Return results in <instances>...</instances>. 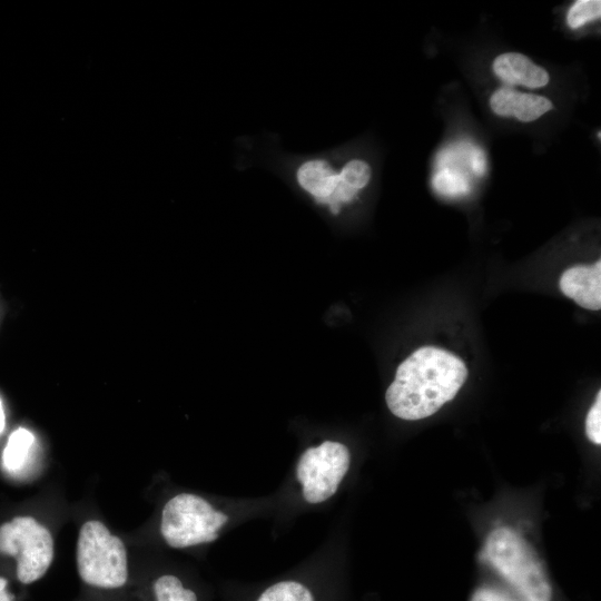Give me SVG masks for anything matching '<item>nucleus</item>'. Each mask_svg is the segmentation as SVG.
<instances>
[{"label": "nucleus", "mask_w": 601, "mask_h": 601, "mask_svg": "<svg viewBox=\"0 0 601 601\" xmlns=\"http://www.w3.org/2000/svg\"><path fill=\"white\" fill-rule=\"evenodd\" d=\"M486 561L524 601H551L552 588L530 545L512 529L500 526L487 536L482 551Z\"/></svg>", "instance_id": "nucleus-3"}, {"label": "nucleus", "mask_w": 601, "mask_h": 601, "mask_svg": "<svg viewBox=\"0 0 601 601\" xmlns=\"http://www.w3.org/2000/svg\"><path fill=\"white\" fill-rule=\"evenodd\" d=\"M0 601H17L14 593L9 589V581L0 575Z\"/></svg>", "instance_id": "nucleus-19"}, {"label": "nucleus", "mask_w": 601, "mask_h": 601, "mask_svg": "<svg viewBox=\"0 0 601 601\" xmlns=\"http://www.w3.org/2000/svg\"><path fill=\"white\" fill-rule=\"evenodd\" d=\"M155 601H198L196 593L185 588L179 578L164 574L152 583Z\"/></svg>", "instance_id": "nucleus-12"}, {"label": "nucleus", "mask_w": 601, "mask_h": 601, "mask_svg": "<svg viewBox=\"0 0 601 601\" xmlns=\"http://www.w3.org/2000/svg\"><path fill=\"white\" fill-rule=\"evenodd\" d=\"M351 463V454L344 444L325 441L304 451L296 467L305 501L317 504L333 496Z\"/></svg>", "instance_id": "nucleus-7"}, {"label": "nucleus", "mask_w": 601, "mask_h": 601, "mask_svg": "<svg viewBox=\"0 0 601 601\" xmlns=\"http://www.w3.org/2000/svg\"><path fill=\"white\" fill-rule=\"evenodd\" d=\"M36 439L26 427L16 428L9 436L2 452V465L8 472L21 470L31 453Z\"/></svg>", "instance_id": "nucleus-11"}, {"label": "nucleus", "mask_w": 601, "mask_h": 601, "mask_svg": "<svg viewBox=\"0 0 601 601\" xmlns=\"http://www.w3.org/2000/svg\"><path fill=\"white\" fill-rule=\"evenodd\" d=\"M585 433L594 444H601V392H598L595 402L585 418Z\"/></svg>", "instance_id": "nucleus-16"}, {"label": "nucleus", "mask_w": 601, "mask_h": 601, "mask_svg": "<svg viewBox=\"0 0 601 601\" xmlns=\"http://www.w3.org/2000/svg\"><path fill=\"white\" fill-rule=\"evenodd\" d=\"M471 601H524V600L522 599L518 600L500 590L483 587V588L477 589L473 593Z\"/></svg>", "instance_id": "nucleus-17"}, {"label": "nucleus", "mask_w": 601, "mask_h": 601, "mask_svg": "<svg viewBox=\"0 0 601 601\" xmlns=\"http://www.w3.org/2000/svg\"><path fill=\"white\" fill-rule=\"evenodd\" d=\"M490 107L499 116L514 117L522 122L533 121L553 109L552 102L543 96L510 88L497 89L490 98Z\"/></svg>", "instance_id": "nucleus-9"}, {"label": "nucleus", "mask_w": 601, "mask_h": 601, "mask_svg": "<svg viewBox=\"0 0 601 601\" xmlns=\"http://www.w3.org/2000/svg\"><path fill=\"white\" fill-rule=\"evenodd\" d=\"M0 554L16 559V578L22 584L40 580L55 554L50 531L32 516H16L0 525Z\"/></svg>", "instance_id": "nucleus-6"}, {"label": "nucleus", "mask_w": 601, "mask_h": 601, "mask_svg": "<svg viewBox=\"0 0 601 601\" xmlns=\"http://www.w3.org/2000/svg\"><path fill=\"white\" fill-rule=\"evenodd\" d=\"M227 521L225 513L201 496L180 493L165 504L160 533L169 546L183 549L215 541Z\"/></svg>", "instance_id": "nucleus-5"}, {"label": "nucleus", "mask_w": 601, "mask_h": 601, "mask_svg": "<svg viewBox=\"0 0 601 601\" xmlns=\"http://www.w3.org/2000/svg\"><path fill=\"white\" fill-rule=\"evenodd\" d=\"M257 601H314V598L304 584L288 580L270 585Z\"/></svg>", "instance_id": "nucleus-13"}, {"label": "nucleus", "mask_w": 601, "mask_h": 601, "mask_svg": "<svg viewBox=\"0 0 601 601\" xmlns=\"http://www.w3.org/2000/svg\"><path fill=\"white\" fill-rule=\"evenodd\" d=\"M433 186L437 193L446 196H459L470 190V185L464 177L451 170L437 173L433 178Z\"/></svg>", "instance_id": "nucleus-15"}, {"label": "nucleus", "mask_w": 601, "mask_h": 601, "mask_svg": "<svg viewBox=\"0 0 601 601\" xmlns=\"http://www.w3.org/2000/svg\"><path fill=\"white\" fill-rule=\"evenodd\" d=\"M471 166L476 175H483L486 169V161L482 150L474 149L471 154Z\"/></svg>", "instance_id": "nucleus-18"}, {"label": "nucleus", "mask_w": 601, "mask_h": 601, "mask_svg": "<svg viewBox=\"0 0 601 601\" xmlns=\"http://www.w3.org/2000/svg\"><path fill=\"white\" fill-rule=\"evenodd\" d=\"M601 17L600 0H580L577 1L568 11L566 22L570 28L578 29L587 22L597 20Z\"/></svg>", "instance_id": "nucleus-14"}, {"label": "nucleus", "mask_w": 601, "mask_h": 601, "mask_svg": "<svg viewBox=\"0 0 601 601\" xmlns=\"http://www.w3.org/2000/svg\"><path fill=\"white\" fill-rule=\"evenodd\" d=\"M467 377L464 362L434 346L412 353L396 370L385 400L397 417L416 421L436 413L455 397Z\"/></svg>", "instance_id": "nucleus-1"}, {"label": "nucleus", "mask_w": 601, "mask_h": 601, "mask_svg": "<svg viewBox=\"0 0 601 601\" xmlns=\"http://www.w3.org/2000/svg\"><path fill=\"white\" fill-rule=\"evenodd\" d=\"M560 289L578 305L591 311L601 307V262L592 266L578 265L566 269L560 278Z\"/></svg>", "instance_id": "nucleus-8"}, {"label": "nucleus", "mask_w": 601, "mask_h": 601, "mask_svg": "<svg viewBox=\"0 0 601 601\" xmlns=\"http://www.w3.org/2000/svg\"><path fill=\"white\" fill-rule=\"evenodd\" d=\"M4 427H6V412H4L2 400L0 397V435L4 431Z\"/></svg>", "instance_id": "nucleus-20"}, {"label": "nucleus", "mask_w": 601, "mask_h": 601, "mask_svg": "<svg viewBox=\"0 0 601 601\" xmlns=\"http://www.w3.org/2000/svg\"><path fill=\"white\" fill-rule=\"evenodd\" d=\"M288 173L303 191L333 215L354 201L372 178V168L365 160L351 158L338 164L329 155L303 156L292 164Z\"/></svg>", "instance_id": "nucleus-2"}, {"label": "nucleus", "mask_w": 601, "mask_h": 601, "mask_svg": "<svg viewBox=\"0 0 601 601\" xmlns=\"http://www.w3.org/2000/svg\"><path fill=\"white\" fill-rule=\"evenodd\" d=\"M76 562L81 581L92 589L116 591L127 584L126 546L100 521L89 520L80 528Z\"/></svg>", "instance_id": "nucleus-4"}, {"label": "nucleus", "mask_w": 601, "mask_h": 601, "mask_svg": "<svg viewBox=\"0 0 601 601\" xmlns=\"http://www.w3.org/2000/svg\"><path fill=\"white\" fill-rule=\"evenodd\" d=\"M494 73L505 83L541 88L549 82V73L530 58L518 52L497 56L492 65Z\"/></svg>", "instance_id": "nucleus-10"}]
</instances>
